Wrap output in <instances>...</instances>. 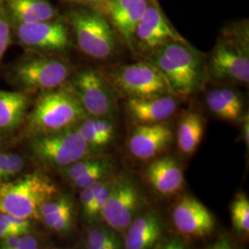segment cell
I'll return each instance as SVG.
<instances>
[{"label":"cell","mask_w":249,"mask_h":249,"mask_svg":"<svg viewBox=\"0 0 249 249\" xmlns=\"http://www.w3.org/2000/svg\"><path fill=\"white\" fill-rule=\"evenodd\" d=\"M153 51L150 63L164 78L170 91L188 95L197 89L202 77L201 59L187 42H169Z\"/></svg>","instance_id":"6da1fadb"},{"label":"cell","mask_w":249,"mask_h":249,"mask_svg":"<svg viewBox=\"0 0 249 249\" xmlns=\"http://www.w3.org/2000/svg\"><path fill=\"white\" fill-rule=\"evenodd\" d=\"M60 87L42 91L37 99L28 116V127L34 135L71 127L88 116L71 87Z\"/></svg>","instance_id":"7a4b0ae2"},{"label":"cell","mask_w":249,"mask_h":249,"mask_svg":"<svg viewBox=\"0 0 249 249\" xmlns=\"http://www.w3.org/2000/svg\"><path fill=\"white\" fill-rule=\"evenodd\" d=\"M56 194L52 180L40 173L0 181V213L29 220L40 219L42 205Z\"/></svg>","instance_id":"3957f363"},{"label":"cell","mask_w":249,"mask_h":249,"mask_svg":"<svg viewBox=\"0 0 249 249\" xmlns=\"http://www.w3.org/2000/svg\"><path fill=\"white\" fill-rule=\"evenodd\" d=\"M91 149L75 125L59 131L35 135L31 142V150L36 159L53 168L63 169L89 157Z\"/></svg>","instance_id":"277c9868"},{"label":"cell","mask_w":249,"mask_h":249,"mask_svg":"<svg viewBox=\"0 0 249 249\" xmlns=\"http://www.w3.org/2000/svg\"><path fill=\"white\" fill-rule=\"evenodd\" d=\"M209 70L215 80L249 83L248 31L220 38L211 53Z\"/></svg>","instance_id":"5b68a950"},{"label":"cell","mask_w":249,"mask_h":249,"mask_svg":"<svg viewBox=\"0 0 249 249\" xmlns=\"http://www.w3.org/2000/svg\"><path fill=\"white\" fill-rule=\"evenodd\" d=\"M72 26L80 50L95 59H106L116 52L114 31L98 11H76L71 14Z\"/></svg>","instance_id":"8992f818"},{"label":"cell","mask_w":249,"mask_h":249,"mask_svg":"<svg viewBox=\"0 0 249 249\" xmlns=\"http://www.w3.org/2000/svg\"><path fill=\"white\" fill-rule=\"evenodd\" d=\"M113 87L127 99H145L169 94L170 89L159 71L151 63L125 65L110 76Z\"/></svg>","instance_id":"52a82bcc"},{"label":"cell","mask_w":249,"mask_h":249,"mask_svg":"<svg viewBox=\"0 0 249 249\" xmlns=\"http://www.w3.org/2000/svg\"><path fill=\"white\" fill-rule=\"evenodd\" d=\"M11 76L21 89L45 91L62 85L70 76V67L54 57H29L12 69Z\"/></svg>","instance_id":"ba28073f"},{"label":"cell","mask_w":249,"mask_h":249,"mask_svg":"<svg viewBox=\"0 0 249 249\" xmlns=\"http://www.w3.org/2000/svg\"><path fill=\"white\" fill-rule=\"evenodd\" d=\"M142 201L141 190L133 179L127 176H119L114 178L101 220L114 231L124 233L140 213Z\"/></svg>","instance_id":"9c48e42d"},{"label":"cell","mask_w":249,"mask_h":249,"mask_svg":"<svg viewBox=\"0 0 249 249\" xmlns=\"http://www.w3.org/2000/svg\"><path fill=\"white\" fill-rule=\"evenodd\" d=\"M71 88L88 116L110 117L116 111V102L111 85L94 70L79 72L72 80Z\"/></svg>","instance_id":"30bf717a"},{"label":"cell","mask_w":249,"mask_h":249,"mask_svg":"<svg viewBox=\"0 0 249 249\" xmlns=\"http://www.w3.org/2000/svg\"><path fill=\"white\" fill-rule=\"evenodd\" d=\"M172 218L176 229L185 236L202 238L214 231L213 215L204 204L193 196L180 198L173 209Z\"/></svg>","instance_id":"8fae6325"},{"label":"cell","mask_w":249,"mask_h":249,"mask_svg":"<svg viewBox=\"0 0 249 249\" xmlns=\"http://www.w3.org/2000/svg\"><path fill=\"white\" fill-rule=\"evenodd\" d=\"M135 40L151 50L169 42H187L171 25L160 7L151 2L137 25Z\"/></svg>","instance_id":"7c38bea8"},{"label":"cell","mask_w":249,"mask_h":249,"mask_svg":"<svg viewBox=\"0 0 249 249\" xmlns=\"http://www.w3.org/2000/svg\"><path fill=\"white\" fill-rule=\"evenodd\" d=\"M17 35L22 45L36 50L61 51L70 45L68 29L57 21L19 23Z\"/></svg>","instance_id":"4fadbf2b"},{"label":"cell","mask_w":249,"mask_h":249,"mask_svg":"<svg viewBox=\"0 0 249 249\" xmlns=\"http://www.w3.org/2000/svg\"><path fill=\"white\" fill-rule=\"evenodd\" d=\"M174 133L169 124L164 122L156 124H137L128 141V149L135 158L151 160L169 146Z\"/></svg>","instance_id":"5bb4252c"},{"label":"cell","mask_w":249,"mask_h":249,"mask_svg":"<svg viewBox=\"0 0 249 249\" xmlns=\"http://www.w3.org/2000/svg\"><path fill=\"white\" fill-rule=\"evenodd\" d=\"M150 0H104V14L109 17L112 25L128 45L135 41L136 28Z\"/></svg>","instance_id":"9a60e30c"},{"label":"cell","mask_w":249,"mask_h":249,"mask_svg":"<svg viewBox=\"0 0 249 249\" xmlns=\"http://www.w3.org/2000/svg\"><path fill=\"white\" fill-rule=\"evenodd\" d=\"M124 233V249L154 248L160 243L163 234V223L160 214L153 210L138 214Z\"/></svg>","instance_id":"2e32d148"},{"label":"cell","mask_w":249,"mask_h":249,"mask_svg":"<svg viewBox=\"0 0 249 249\" xmlns=\"http://www.w3.org/2000/svg\"><path fill=\"white\" fill-rule=\"evenodd\" d=\"M126 108L136 124H156L166 121L178 108L176 99L169 94L145 99H127Z\"/></svg>","instance_id":"e0dca14e"},{"label":"cell","mask_w":249,"mask_h":249,"mask_svg":"<svg viewBox=\"0 0 249 249\" xmlns=\"http://www.w3.org/2000/svg\"><path fill=\"white\" fill-rule=\"evenodd\" d=\"M145 176L151 187L163 196L176 194L184 184L183 171L171 157L153 160L145 171Z\"/></svg>","instance_id":"ac0fdd59"},{"label":"cell","mask_w":249,"mask_h":249,"mask_svg":"<svg viewBox=\"0 0 249 249\" xmlns=\"http://www.w3.org/2000/svg\"><path fill=\"white\" fill-rule=\"evenodd\" d=\"M29 97L21 91L0 89V131H12L25 119Z\"/></svg>","instance_id":"d6986e66"},{"label":"cell","mask_w":249,"mask_h":249,"mask_svg":"<svg viewBox=\"0 0 249 249\" xmlns=\"http://www.w3.org/2000/svg\"><path fill=\"white\" fill-rule=\"evenodd\" d=\"M206 104L215 116L226 121L238 120L243 112L240 95L230 88L211 90L206 95Z\"/></svg>","instance_id":"ffe728a7"},{"label":"cell","mask_w":249,"mask_h":249,"mask_svg":"<svg viewBox=\"0 0 249 249\" xmlns=\"http://www.w3.org/2000/svg\"><path fill=\"white\" fill-rule=\"evenodd\" d=\"M204 128V119L199 114L195 112L186 114L178 124V149L185 154L194 153L202 141Z\"/></svg>","instance_id":"44dd1931"},{"label":"cell","mask_w":249,"mask_h":249,"mask_svg":"<svg viewBox=\"0 0 249 249\" xmlns=\"http://www.w3.org/2000/svg\"><path fill=\"white\" fill-rule=\"evenodd\" d=\"M9 9L19 23L51 20L55 16L53 6L46 0H9Z\"/></svg>","instance_id":"7402d4cb"},{"label":"cell","mask_w":249,"mask_h":249,"mask_svg":"<svg viewBox=\"0 0 249 249\" xmlns=\"http://www.w3.org/2000/svg\"><path fill=\"white\" fill-rule=\"evenodd\" d=\"M84 246L89 249H119L124 248V243L112 228L109 231L105 227H96L87 232Z\"/></svg>","instance_id":"603a6c76"},{"label":"cell","mask_w":249,"mask_h":249,"mask_svg":"<svg viewBox=\"0 0 249 249\" xmlns=\"http://www.w3.org/2000/svg\"><path fill=\"white\" fill-rule=\"evenodd\" d=\"M232 225L241 235L249 232V200L245 193L237 194L231 205Z\"/></svg>","instance_id":"cb8c5ba5"},{"label":"cell","mask_w":249,"mask_h":249,"mask_svg":"<svg viewBox=\"0 0 249 249\" xmlns=\"http://www.w3.org/2000/svg\"><path fill=\"white\" fill-rule=\"evenodd\" d=\"M110 167L111 166L109 161L102 159L94 167L89 170L87 173L71 181L72 185L73 187L79 189L90 187L100 180L107 178L110 173Z\"/></svg>","instance_id":"d4e9b609"},{"label":"cell","mask_w":249,"mask_h":249,"mask_svg":"<svg viewBox=\"0 0 249 249\" xmlns=\"http://www.w3.org/2000/svg\"><path fill=\"white\" fill-rule=\"evenodd\" d=\"M24 167L23 158L16 153H0V181L17 177Z\"/></svg>","instance_id":"484cf974"},{"label":"cell","mask_w":249,"mask_h":249,"mask_svg":"<svg viewBox=\"0 0 249 249\" xmlns=\"http://www.w3.org/2000/svg\"><path fill=\"white\" fill-rule=\"evenodd\" d=\"M41 220L45 226L52 231L56 232L69 231L73 221V206H69L56 213L43 217Z\"/></svg>","instance_id":"4316f807"},{"label":"cell","mask_w":249,"mask_h":249,"mask_svg":"<svg viewBox=\"0 0 249 249\" xmlns=\"http://www.w3.org/2000/svg\"><path fill=\"white\" fill-rule=\"evenodd\" d=\"M113 181H114V178H107L105 180L104 185L96 193L94 200L92 202L90 212H89V217H88V220L90 222H95V221L101 220L102 212H103V209L107 203V198L110 194L111 188L113 186Z\"/></svg>","instance_id":"83f0119b"},{"label":"cell","mask_w":249,"mask_h":249,"mask_svg":"<svg viewBox=\"0 0 249 249\" xmlns=\"http://www.w3.org/2000/svg\"><path fill=\"white\" fill-rule=\"evenodd\" d=\"M102 159H94L92 157H87V158L77 160L71 163V165L63 168V175L66 179L71 182L76 178H80V176L87 173L92 167H94Z\"/></svg>","instance_id":"f1b7e54d"},{"label":"cell","mask_w":249,"mask_h":249,"mask_svg":"<svg viewBox=\"0 0 249 249\" xmlns=\"http://www.w3.org/2000/svg\"><path fill=\"white\" fill-rule=\"evenodd\" d=\"M89 118L90 124L98 133L105 145L110 143L115 136V125L113 123L109 121L107 117L90 116Z\"/></svg>","instance_id":"f546056e"},{"label":"cell","mask_w":249,"mask_h":249,"mask_svg":"<svg viewBox=\"0 0 249 249\" xmlns=\"http://www.w3.org/2000/svg\"><path fill=\"white\" fill-rule=\"evenodd\" d=\"M107 178H105L103 180H100L97 183H95L94 185H92L90 187L80 189L81 190L80 194V205H81L83 213L87 219L89 217V212H90V209H91V206H92V202L94 200L95 195L98 192L99 189L104 185L105 180Z\"/></svg>","instance_id":"4dcf8cb0"},{"label":"cell","mask_w":249,"mask_h":249,"mask_svg":"<svg viewBox=\"0 0 249 249\" xmlns=\"http://www.w3.org/2000/svg\"><path fill=\"white\" fill-rule=\"evenodd\" d=\"M10 43V28L6 12L0 3V61L2 60Z\"/></svg>","instance_id":"1f68e13d"},{"label":"cell","mask_w":249,"mask_h":249,"mask_svg":"<svg viewBox=\"0 0 249 249\" xmlns=\"http://www.w3.org/2000/svg\"><path fill=\"white\" fill-rule=\"evenodd\" d=\"M41 246V241L31 232L19 234L17 249H36Z\"/></svg>","instance_id":"d6a6232c"},{"label":"cell","mask_w":249,"mask_h":249,"mask_svg":"<svg viewBox=\"0 0 249 249\" xmlns=\"http://www.w3.org/2000/svg\"><path fill=\"white\" fill-rule=\"evenodd\" d=\"M12 234H17L14 230L7 223L4 214L0 213V240L8 237Z\"/></svg>","instance_id":"836d02e7"},{"label":"cell","mask_w":249,"mask_h":249,"mask_svg":"<svg viewBox=\"0 0 249 249\" xmlns=\"http://www.w3.org/2000/svg\"><path fill=\"white\" fill-rule=\"evenodd\" d=\"M242 136L244 142L249 148V115H247V117L243 121V126H242Z\"/></svg>","instance_id":"e575fe53"},{"label":"cell","mask_w":249,"mask_h":249,"mask_svg":"<svg viewBox=\"0 0 249 249\" xmlns=\"http://www.w3.org/2000/svg\"><path fill=\"white\" fill-rule=\"evenodd\" d=\"M68 1H72L75 3H81V4H98L104 0H68Z\"/></svg>","instance_id":"d590c367"},{"label":"cell","mask_w":249,"mask_h":249,"mask_svg":"<svg viewBox=\"0 0 249 249\" xmlns=\"http://www.w3.org/2000/svg\"><path fill=\"white\" fill-rule=\"evenodd\" d=\"M1 142H2V141H1V137H0V146H1Z\"/></svg>","instance_id":"8d00e7d4"}]
</instances>
